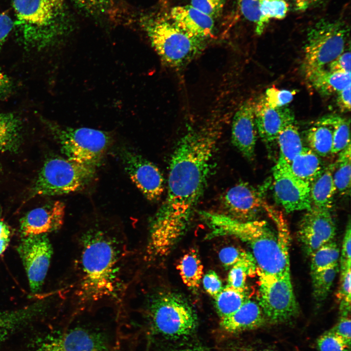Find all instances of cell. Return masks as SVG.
<instances>
[{"mask_svg":"<svg viewBox=\"0 0 351 351\" xmlns=\"http://www.w3.org/2000/svg\"><path fill=\"white\" fill-rule=\"evenodd\" d=\"M44 308L42 302H38L17 310H0V343L34 320L43 312Z\"/></svg>","mask_w":351,"mask_h":351,"instance_id":"603a6c76","label":"cell"},{"mask_svg":"<svg viewBox=\"0 0 351 351\" xmlns=\"http://www.w3.org/2000/svg\"><path fill=\"white\" fill-rule=\"evenodd\" d=\"M273 175L274 199L287 213L312 208L310 185L296 176L283 158L278 157L273 168Z\"/></svg>","mask_w":351,"mask_h":351,"instance_id":"8fae6325","label":"cell"},{"mask_svg":"<svg viewBox=\"0 0 351 351\" xmlns=\"http://www.w3.org/2000/svg\"><path fill=\"white\" fill-rule=\"evenodd\" d=\"M255 102L249 99L235 112L232 125L233 144L246 159L253 160L254 156L257 130L255 123Z\"/></svg>","mask_w":351,"mask_h":351,"instance_id":"ac0fdd59","label":"cell"},{"mask_svg":"<svg viewBox=\"0 0 351 351\" xmlns=\"http://www.w3.org/2000/svg\"><path fill=\"white\" fill-rule=\"evenodd\" d=\"M11 82L8 76L0 72V95L6 92L10 88Z\"/></svg>","mask_w":351,"mask_h":351,"instance_id":"f907efd6","label":"cell"},{"mask_svg":"<svg viewBox=\"0 0 351 351\" xmlns=\"http://www.w3.org/2000/svg\"><path fill=\"white\" fill-rule=\"evenodd\" d=\"M297 234L304 251L310 256L321 246L333 240L336 226L331 210L312 206L302 217Z\"/></svg>","mask_w":351,"mask_h":351,"instance_id":"2e32d148","label":"cell"},{"mask_svg":"<svg viewBox=\"0 0 351 351\" xmlns=\"http://www.w3.org/2000/svg\"><path fill=\"white\" fill-rule=\"evenodd\" d=\"M293 174L309 185L325 168L320 156L304 147L290 164Z\"/></svg>","mask_w":351,"mask_h":351,"instance_id":"484cf974","label":"cell"},{"mask_svg":"<svg viewBox=\"0 0 351 351\" xmlns=\"http://www.w3.org/2000/svg\"><path fill=\"white\" fill-rule=\"evenodd\" d=\"M215 310L220 319L236 311L249 299L246 291H240L228 286L213 298Z\"/></svg>","mask_w":351,"mask_h":351,"instance_id":"1f68e13d","label":"cell"},{"mask_svg":"<svg viewBox=\"0 0 351 351\" xmlns=\"http://www.w3.org/2000/svg\"><path fill=\"white\" fill-rule=\"evenodd\" d=\"M336 104L342 112L351 110V83L337 94Z\"/></svg>","mask_w":351,"mask_h":351,"instance_id":"7dc6e473","label":"cell"},{"mask_svg":"<svg viewBox=\"0 0 351 351\" xmlns=\"http://www.w3.org/2000/svg\"><path fill=\"white\" fill-rule=\"evenodd\" d=\"M1 172V166H0V175Z\"/></svg>","mask_w":351,"mask_h":351,"instance_id":"db71d44e","label":"cell"},{"mask_svg":"<svg viewBox=\"0 0 351 351\" xmlns=\"http://www.w3.org/2000/svg\"><path fill=\"white\" fill-rule=\"evenodd\" d=\"M311 273L319 272L338 264L340 250L337 243L330 241L311 255Z\"/></svg>","mask_w":351,"mask_h":351,"instance_id":"836d02e7","label":"cell"},{"mask_svg":"<svg viewBox=\"0 0 351 351\" xmlns=\"http://www.w3.org/2000/svg\"><path fill=\"white\" fill-rule=\"evenodd\" d=\"M84 13L93 17L105 16L114 9L118 0H72Z\"/></svg>","mask_w":351,"mask_h":351,"instance_id":"8d00e7d4","label":"cell"},{"mask_svg":"<svg viewBox=\"0 0 351 351\" xmlns=\"http://www.w3.org/2000/svg\"><path fill=\"white\" fill-rule=\"evenodd\" d=\"M221 129L215 123L190 128L176 145L166 196L150 224L147 244L155 252L170 254L187 232L212 169Z\"/></svg>","mask_w":351,"mask_h":351,"instance_id":"6da1fadb","label":"cell"},{"mask_svg":"<svg viewBox=\"0 0 351 351\" xmlns=\"http://www.w3.org/2000/svg\"><path fill=\"white\" fill-rule=\"evenodd\" d=\"M22 125L15 115L0 113V152H15L21 140Z\"/></svg>","mask_w":351,"mask_h":351,"instance_id":"4316f807","label":"cell"},{"mask_svg":"<svg viewBox=\"0 0 351 351\" xmlns=\"http://www.w3.org/2000/svg\"><path fill=\"white\" fill-rule=\"evenodd\" d=\"M276 143L279 149V157L290 164L304 147L295 122L289 124L281 131L277 137Z\"/></svg>","mask_w":351,"mask_h":351,"instance_id":"4dcf8cb0","label":"cell"},{"mask_svg":"<svg viewBox=\"0 0 351 351\" xmlns=\"http://www.w3.org/2000/svg\"><path fill=\"white\" fill-rule=\"evenodd\" d=\"M351 267L340 270V286L336 297L339 301L340 316H349L351 312Z\"/></svg>","mask_w":351,"mask_h":351,"instance_id":"74e56055","label":"cell"},{"mask_svg":"<svg viewBox=\"0 0 351 351\" xmlns=\"http://www.w3.org/2000/svg\"><path fill=\"white\" fill-rule=\"evenodd\" d=\"M350 219L347 225L340 254V270L351 267V233Z\"/></svg>","mask_w":351,"mask_h":351,"instance_id":"ee69618b","label":"cell"},{"mask_svg":"<svg viewBox=\"0 0 351 351\" xmlns=\"http://www.w3.org/2000/svg\"><path fill=\"white\" fill-rule=\"evenodd\" d=\"M14 26V21L7 14H0V47Z\"/></svg>","mask_w":351,"mask_h":351,"instance_id":"c3c4849f","label":"cell"},{"mask_svg":"<svg viewBox=\"0 0 351 351\" xmlns=\"http://www.w3.org/2000/svg\"><path fill=\"white\" fill-rule=\"evenodd\" d=\"M242 16L255 25V32L261 35L271 20L284 19L288 11L284 0H235Z\"/></svg>","mask_w":351,"mask_h":351,"instance_id":"ffe728a7","label":"cell"},{"mask_svg":"<svg viewBox=\"0 0 351 351\" xmlns=\"http://www.w3.org/2000/svg\"><path fill=\"white\" fill-rule=\"evenodd\" d=\"M259 276L258 304L273 323H281L298 315L299 309L294 293L291 273L273 275L257 270Z\"/></svg>","mask_w":351,"mask_h":351,"instance_id":"30bf717a","label":"cell"},{"mask_svg":"<svg viewBox=\"0 0 351 351\" xmlns=\"http://www.w3.org/2000/svg\"><path fill=\"white\" fill-rule=\"evenodd\" d=\"M169 18L178 27L197 38L206 40L214 35V20L190 4L173 7Z\"/></svg>","mask_w":351,"mask_h":351,"instance_id":"44dd1931","label":"cell"},{"mask_svg":"<svg viewBox=\"0 0 351 351\" xmlns=\"http://www.w3.org/2000/svg\"><path fill=\"white\" fill-rule=\"evenodd\" d=\"M316 122L330 126L332 130V148L331 155L338 154L350 142V120L337 115H327Z\"/></svg>","mask_w":351,"mask_h":351,"instance_id":"f1b7e54d","label":"cell"},{"mask_svg":"<svg viewBox=\"0 0 351 351\" xmlns=\"http://www.w3.org/2000/svg\"><path fill=\"white\" fill-rule=\"evenodd\" d=\"M351 325L350 316H340L338 322L330 331L351 343Z\"/></svg>","mask_w":351,"mask_h":351,"instance_id":"bcb514c9","label":"cell"},{"mask_svg":"<svg viewBox=\"0 0 351 351\" xmlns=\"http://www.w3.org/2000/svg\"><path fill=\"white\" fill-rule=\"evenodd\" d=\"M351 143L338 153L334 163L333 178L336 191L341 195H349L351 190Z\"/></svg>","mask_w":351,"mask_h":351,"instance_id":"d6a6232c","label":"cell"},{"mask_svg":"<svg viewBox=\"0 0 351 351\" xmlns=\"http://www.w3.org/2000/svg\"><path fill=\"white\" fill-rule=\"evenodd\" d=\"M331 72L351 73V52L350 50L344 51L335 59L328 64Z\"/></svg>","mask_w":351,"mask_h":351,"instance_id":"f6af8a7d","label":"cell"},{"mask_svg":"<svg viewBox=\"0 0 351 351\" xmlns=\"http://www.w3.org/2000/svg\"><path fill=\"white\" fill-rule=\"evenodd\" d=\"M148 314L154 329L170 337L188 335L195 331L197 317L192 305L180 293L159 292L149 300Z\"/></svg>","mask_w":351,"mask_h":351,"instance_id":"52a82bcc","label":"cell"},{"mask_svg":"<svg viewBox=\"0 0 351 351\" xmlns=\"http://www.w3.org/2000/svg\"><path fill=\"white\" fill-rule=\"evenodd\" d=\"M306 78L312 87L323 96L337 94L351 83V73L331 72L324 68L312 72Z\"/></svg>","mask_w":351,"mask_h":351,"instance_id":"d4e9b609","label":"cell"},{"mask_svg":"<svg viewBox=\"0 0 351 351\" xmlns=\"http://www.w3.org/2000/svg\"><path fill=\"white\" fill-rule=\"evenodd\" d=\"M30 351H111L103 333L76 327L39 339Z\"/></svg>","mask_w":351,"mask_h":351,"instance_id":"7c38bea8","label":"cell"},{"mask_svg":"<svg viewBox=\"0 0 351 351\" xmlns=\"http://www.w3.org/2000/svg\"><path fill=\"white\" fill-rule=\"evenodd\" d=\"M267 213L276 223L277 232L265 221H240L225 214L205 211L199 214L210 230L206 239L226 236L237 238L251 249L258 271L273 275L291 273L287 226L273 208Z\"/></svg>","mask_w":351,"mask_h":351,"instance_id":"3957f363","label":"cell"},{"mask_svg":"<svg viewBox=\"0 0 351 351\" xmlns=\"http://www.w3.org/2000/svg\"><path fill=\"white\" fill-rule=\"evenodd\" d=\"M177 269L184 285L192 292H197L203 274V266L198 254L192 250L184 254Z\"/></svg>","mask_w":351,"mask_h":351,"instance_id":"83f0119b","label":"cell"},{"mask_svg":"<svg viewBox=\"0 0 351 351\" xmlns=\"http://www.w3.org/2000/svg\"><path fill=\"white\" fill-rule=\"evenodd\" d=\"M201 281L205 291L213 298L219 293L224 287L219 276L213 270L207 272Z\"/></svg>","mask_w":351,"mask_h":351,"instance_id":"7bdbcfd3","label":"cell"},{"mask_svg":"<svg viewBox=\"0 0 351 351\" xmlns=\"http://www.w3.org/2000/svg\"><path fill=\"white\" fill-rule=\"evenodd\" d=\"M274 351L268 349H261V350H249V351Z\"/></svg>","mask_w":351,"mask_h":351,"instance_id":"f5cc1de1","label":"cell"},{"mask_svg":"<svg viewBox=\"0 0 351 351\" xmlns=\"http://www.w3.org/2000/svg\"><path fill=\"white\" fill-rule=\"evenodd\" d=\"M65 208L64 204L57 200L32 210L20 220L21 235L47 234L58 230L63 222Z\"/></svg>","mask_w":351,"mask_h":351,"instance_id":"d6986e66","label":"cell"},{"mask_svg":"<svg viewBox=\"0 0 351 351\" xmlns=\"http://www.w3.org/2000/svg\"><path fill=\"white\" fill-rule=\"evenodd\" d=\"M339 270L338 264L325 270L311 273L312 295L316 301L322 302L327 297Z\"/></svg>","mask_w":351,"mask_h":351,"instance_id":"e575fe53","label":"cell"},{"mask_svg":"<svg viewBox=\"0 0 351 351\" xmlns=\"http://www.w3.org/2000/svg\"><path fill=\"white\" fill-rule=\"evenodd\" d=\"M305 140L308 147L319 156L331 155L332 130L330 126L315 122L306 132Z\"/></svg>","mask_w":351,"mask_h":351,"instance_id":"f546056e","label":"cell"},{"mask_svg":"<svg viewBox=\"0 0 351 351\" xmlns=\"http://www.w3.org/2000/svg\"><path fill=\"white\" fill-rule=\"evenodd\" d=\"M265 321L258 303L249 298L234 312L221 319L220 325L225 332L237 333L260 327Z\"/></svg>","mask_w":351,"mask_h":351,"instance_id":"7402d4cb","label":"cell"},{"mask_svg":"<svg viewBox=\"0 0 351 351\" xmlns=\"http://www.w3.org/2000/svg\"><path fill=\"white\" fill-rule=\"evenodd\" d=\"M257 267L253 256L230 269L227 286L240 291H246V279L248 276L257 273Z\"/></svg>","mask_w":351,"mask_h":351,"instance_id":"d590c367","label":"cell"},{"mask_svg":"<svg viewBox=\"0 0 351 351\" xmlns=\"http://www.w3.org/2000/svg\"><path fill=\"white\" fill-rule=\"evenodd\" d=\"M126 250L123 240L109 231L94 227L81 234L74 293L79 305L120 298L126 285L123 276Z\"/></svg>","mask_w":351,"mask_h":351,"instance_id":"7a4b0ae2","label":"cell"},{"mask_svg":"<svg viewBox=\"0 0 351 351\" xmlns=\"http://www.w3.org/2000/svg\"><path fill=\"white\" fill-rule=\"evenodd\" d=\"M11 231L6 223L0 219V255L7 249L10 240Z\"/></svg>","mask_w":351,"mask_h":351,"instance_id":"681fc988","label":"cell"},{"mask_svg":"<svg viewBox=\"0 0 351 351\" xmlns=\"http://www.w3.org/2000/svg\"><path fill=\"white\" fill-rule=\"evenodd\" d=\"M50 128L67 158L95 167L100 164L111 142L108 133L93 128L56 124H51Z\"/></svg>","mask_w":351,"mask_h":351,"instance_id":"9c48e42d","label":"cell"},{"mask_svg":"<svg viewBox=\"0 0 351 351\" xmlns=\"http://www.w3.org/2000/svg\"><path fill=\"white\" fill-rule=\"evenodd\" d=\"M254 114L257 133L269 149L276 142L281 131L287 126L295 122L292 109L287 106L272 107L264 96L255 102Z\"/></svg>","mask_w":351,"mask_h":351,"instance_id":"e0dca14e","label":"cell"},{"mask_svg":"<svg viewBox=\"0 0 351 351\" xmlns=\"http://www.w3.org/2000/svg\"><path fill=\"white\" fill-rule=\"evenodd\" d=\"M351 343L330 330L317 340L319 351H351Z\"/></svg>","mask_w":351,"mask_h":351,"instance_id":"f35d334b","label":"cell"},{"mask_svg":"<svg viewBox=\"0 0 351 351\" xmlns=\"http://www.w3.org/2000/svg\"><path fill=\"white\" fill-rule=\"evenodd\" d=\"M190 5L214 20L222 13L226 0H190Z\"/></svg>","mask_w":351,"mask_h":351,"instance_id":"b9f144b4","label":"cell"},{"mask_svg":"<svg viewBox=\"0 0 351 351\" xmlns=\"http://www.w3.org/2000/svg\"><path fill=\"white\" fill-rule=\"evenodd\" d=\"M16 25L24 42L33 47L55 43L70 30L64 0H12Z\"/></svg>","mask_w":351,"mask_h":351,"instance_id":"277c9868","label":"cell"},{"mask_svg":"<svg viewBox=\"0 0 351 351\" xmlns=\"http://www.w3.org/2000/svg\"><path fill=\"white\" fill-rule=\"evenodd\" d=\"M269 184L270 181L257 188L247 182H241L232 187L222 198L227 213L225 214L240 221L256 220L265 211L264 193Z\"/></svg>","mask_w":351,"mask_h":351,"instance_id":"5bb4252c","label":"cell"},{"mask_svg":"<svg viewBox=\"0 0 351 351\" xmlns=\"http://www.w3.org/2000/svg\"><path fill=\"white\" fill-rule=\"evenodd\" d=\"M32 292L39 291L46 277L53 254L47 234L22 237L17 248Z\"/></svg>","mask_w":351,"mask_h":351,"instance_id":"4fadbf2b","label":"cell"},{"mask_svg":"<svg viewBox=\"0 0 351 351\" xmlns=\"http://www.w3.org/2000/svg\"><path fill=\"white\" fill-rule=\"evenodd\" d=\"M318 0H293L294 5L297 10H305L313 4L315 3Z\"/></svg>","mask_w":351,"mask_h":351,"instance_id":"816d5d0a","label":"cell"},{"mask_svg":"<svg viewBox=\"0 0 351 351\" xmlns=\"http://www.w3.org/2000/svg\"><path fill=\"white\" fill-rule=\"evenodd\" d=\"M349 33L348 25L340 20H320L309 29L303 65L306 77L344 51Z\"/></svg>","mask_w":351,"mask_h":351,"instance_id":"8992f818","label":"cell"},{"mask_svg":"<svg viewBox=\"0 0 351 351\" xmlns=\"http://www.w3.org/2000/svg\"><path fill=\"white\" fill-rule=\"evenodd\" d=\"M120 152L122 163L133 183L147 199L158 200L164 189V178L158 168L128 149H123Z\"/></svg>","mask_w":351,"mask_h":351,"instance_id":"9a60e30c","label":"cell"},{"mask_svg":"<svg viewBox=\"0 0 351 351\" xmlns=\"http://www.w3.org/2000/svg\"><path fill=\"white\" fill-rule=\"evenodd\" d=\"M139 23L162 62L171 68L185 66L206 46V40L190 35L159 13L143 14Z\"/></svg>","mask_w":351,"mask_h":351,"instance_id":"5b68a950","label":"cell"},{"mask_svg":"<svg viewBox=\"0 0 351 351\" xmlns=\"http://www.w3.org/2000/svg\"><path fill=\"white\" fill-rule=\"evenodd\" d=\"M334 163L325 167L310 185V195L313 207L331 210L336 189L333 178Z\"/></svg>","mask_w":351,"mask_h":351,"instance_id":"cb8c5ba5","label":"cell"},{"mask_svg":"<svg viewBox=\"0 0 351 351\" xmlns=\"http://www.w3.org/2000/svg\"><path fill=\"white\" fill-rule=\"evenodd\" d=\"M96 168L67 158H51L41 169L33 187L32 195H60L80 190L93 179Z\"/></svg>","mask_w":351,"mask_h":351,"instance_id":"ba28073f","label":"cell"},{"mask_svg":"<svg viewBox=\"0 0 351 351\" xmlns=\"http://www.w3.org/2000/svg\"><path fill=\"white\" fill-rule=\"evenodd\" d=\"M252 254L243 250L228 246L222 249L219 252V259L223 266L226 269H230L243 261Z\"/></svg>","mask_w":351,"mask_h":351,"instance_id":"ab89813d","label":"cell"},{"mask_svg":"<svg viewBox=\"0 0 351 351\" xmlns=\"http://www.w3.org/2000/svg\"><path fill=\"white\" fill-rule=\"evenodd\" d=\"M295 91L278 89L272 87L267 89L264 98L268 104L272 107H281L287 106L293 99Z\"/></svg>","mask_w":351,"mask_h":351,"instance_id":"60d3db41","label":"cell"}]
</instances>
